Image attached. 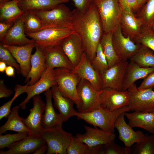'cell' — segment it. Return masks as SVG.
<instances>
[{
    "mask_svg": "<svg viewBox=\"0 0 154 154\" xmlns=\"http://www.w3.org/2000/svg\"><path fill=\"white\" fill-rule=\"evenodd\" d=\"M72 13L71 29L79 37L84 52L91 61L104 32L98 10L92 3L85 12L76 8Z\"/></svg>",
    "mask_w": 154,
    "mask_h": 154,
    "instance_id": "1",
    "label": "cell"
},
{
    "mask_svg": "<svg viewBox=\"0 0 154 154\" xmlns=\"http://www.w3.org/2000/svg\"><path fill=\"white\" fill-rule=\"evenodd\" d=\"M130 111L127 106L111 111L100 106L90 112H77L75 116L95 127H98L109 133H114V125L117 118L122 114Z\"/></svg>",
    "mask_w": 154,
    "mask_h": 154,
    "instance_id": "2",
    "label": "cell"
},
{
    "mask_svg": "<svg viewBox=\"0 0 154 154\" xmlns=\"http://www.w3.org/2000/svg\"><path fill=\"white\" fill-rule=\"evenodd\" d=\"M40 19L42 29L50 28L71 29L72 11L64 3L47 11L32 10Z\"/></svg>",
    "mask_w": 154,
    "mask_h": 154,
    "instance_id": "3",
    "label": "cell"
},
{
    "mask_svg": "<svg viewBox=\"0 0 154 154\" xmlns=\"http://www.w3.org/2000/svg\"><path fill=\"white\" fill-rule=\"evenodd\" d=\"M54 78L56 86L64 95L72 100L78 111L81 103L77 90V87L81 78L71 70L64 68L54 69Z\"/></svg>",
    "mask_w": 154,
    "mask_h": 154,
    "instance_id": "4",
    "label": "cell"
},
{
    "mask_svg": "<svg viewBox=\"0 0 154 154\" xmlns=\"http://www.w3.org/2000/svg\"><path fill=\"white\" fill-rule=\"evenodd\" d=\"M101 19L104 32H113L120 24L122 12L118 0H92Z\"/></svg>",
    "mask_w": 154,
    "mask_h": 154,
    "instance_id": "5",
    "label": "cell"
},
{
    "mask_svg": "<svg viewBox=\"0 0 154 154\" xmlns=\"http://www.w3.org/2000/svg\"><path fill=\"white\" fill-rule=\"evenodd\" d=\"M41 136L46 143L47 154H67V149L73 136L62 127L44 129Z\"/></svg>",
    "mask_w": 154,
    "mask_h": 154,
    "instance_id": "6",
    "label": "cell"
},
{
    "mask_svg": "<svg viewBox=\"0 0 154 154\" xmlns=\"http://www.w3.org/2000/svg\"><path fill=\"white\" fill-rule=\"evenodd\" d=\"M73 32L70 28H50L36 33L26 34L34 41L36 46L44 48L60 45L63 40Z\"/></svg>",
    "mask_w": 154,
    "mask_h": 154,
    "instance_id": "7",
    "label": "cell"
},
{
    "mask_svg": "<svg viewBox=\"0 0 154 154\" xmlns=\"http://www.w3.org/2000/svg\"><path fill=\"white\" fill-rule=\"evenodd\" d=\"M127 90L130 95L127 106L130 111L152 112L154 110V90L153 88L139 90L134 84Z\"/></svg>",
    "mask_w": 154,
    "mask_h": 154,
    "instance_id": "8",
    "label": "cell"
},
{
    "mask_svg": "<svg viewBox=\"0 0 154 154\" xmlns=\"http://www.w3.org/2000/svg\"><path fill=\"white\" fill-rule=\"evenodd\" d=\"M77 90L81 103L79 112H90L100 106L102 90H97L88 81L81 78L78 85Z\"/></svg>",
    "mask_w": 154,
    "mask_h": 154,
    "instance_id": "9",
    "label": "cell"
},
{
    "mask_svg": "<svg viewBox=\"0 0 154 154\" xmlns=\"http://www.w3.org/2000/svg\"><path fill=\"white\" fill-rule=\"evenodd\" d=\"M112 42L115 52L121 61L130 59L141 46L123 35L120 24L113 32Z\"/></svg>",
    "mask_w": 154,
    "mask_h": 154,
    "instance_id": "10",
    "label": "cell"
},
{
    "mask_svg": "<svg viewBox=\"0 0 154 154\" xmlns=\"http://www.w3.org/2000/svg\"><path fill=\"white\" fill-rule=\"evenodd\" d=\"M33 106L30 113L23 122L29 131V135L41 136L43 131L42 120L45 107V104L39 95L33 97Z\"/></svg>",
    "mask_w": 154,
    "mask_h": 154,
    "instance_id": "11",
    "label": "cell"
},
{
    "mask_svg": "<svg viewBox=\"0 0 154 154\" xmlns=\"http://www.w3.org/2000/svg\"><path fill=\"white\" fill-rule=\"evenodd\" d=\"M100 106L111 111L127 106L130 99V93L127 90L119 91L110 88L102 89L100 94Z\"/></svg>",
    "mask_w": 154,
    "mask_h": 154,
    "instance_id": "12",
    "label": "cell"
},
{
    "mask_svg": "<svg viewBox=\"0 0 154 154\" xmlns=\"http://www.w3.org/2000/svg\"><path fill=\"white\" fill-rule=\"evenodd\" d=\"M129 62L121 61L111 66L101 75L103 89L110 88L122 91L125 75Z\"/></svg>",
    "mask_w": 154,
    "mask_h": 154,
    "instance_id": "13",
    "label": "cell"
},
{
    "mask_svg": "<svg viewBox=\"0 0 154 154\" xmlns=\"http://www.w3.org/2000/svg\"><path fill=\"white\" fill-rule=\"evenodd\" d=\"M56 85L54 78V69L47 68L38 81L32 85H28L25 92L27 96L19 106L22 110L25 109L27 104L31 98Z\"/></svg>",
    "mask_w": 154,
    "mask_h": 154,
    "instance_id": "14",
    "label": "cell"
},
{
    "mask_svg": "<svg viewBox=\"0 0 154 154\" xmlns=\"http://www.w3.org/2000/svg\"><path fill=\"white\" fill-rule=\"evenodd\" d=\"M84 127L85 133L83 134L78 133L75 137L89 147L115 141L116 135L114 133H109L97 127H92L85 125Z\"/></svg>",
    "mask_w": 154,
    "mask_h": 154,
    "instance_id": "15",
    "label": "cell"
},
{
    "mask_svg": "<svg viewBox=\"0 0 154 154\" xmlns=\"http://www.w3.org/2000/svg\"><path fill=\"white\" fill-rule=\"evenodd\" d=\"M81 78L88 81L98 91L103 89L101 74L93 67L90 61L84 52L79 63L71 70Z\"/></svg>",
    "mask_w": 154,
    "mask_h": 154,
    "instance_id": "16",
    "label": "cell"
},
{
    "mask_svg": "<svg viewBox=\"0 0 154 154\" xmlns=\"http://www.w3.org/2000/svg\"><path fill=\"white\" fill-rule=\"evenodd\" d=\"M46 144V142L41 136L28 135L23 139L9 145L7 147V150L0 151V154H33L40 147Z\"/></svg>",
    "mask_w": 154,
    "mask_h": 154,
    "instance_id": "17",
    "label": "cell"
},
{
    "mask_svg": "<svg viewBox=\"0 0 154 154\" xmlns=\"http://www.w3.org/2000/svg\"><path fill=\"white\" fill-rule=\"evenodd\" d=\"M2 45L10 52L15 58L20 66V74L26 78L31 69V53L33 49L35 47V43L20 46Z\"/></svg>",
    "mask_w": 154,
    "mask_h": 154,
    "instance_id": "18",
    "label": "cell"
},
{
    "mask_svg": "<svg viewBox=\"0 0 154 154\" xmlns=\"http://www.w3.org/2000/svg\"><path fill=\"white\" fill-rule=\"evenodd\" d=\"M124 113L117 118L114 127L118 131V139L123 143L125 147L131 148L133 144L142 140L145 135L141 131H134L126 122Z\"/></svg>",
    "mask_w": 154,
    "mask_h": 154,
    "instance_id": "19",
    "label": "cell"
},
{
    "mask_svg": "<svg viewBox=\"0 0 154 154\" xmlns=\"http://www.w3.org/2000/svg\"><path fill=\"white\" fill-rule=\"evenodd\" d=\"M120 25L123 35L133 40L141 32L143 23L131 9L126 7L122 9Z\"/></svg>",
    "mask_w": 154,
    "mask_h": 154,
    "instance_id": "20",
    "label": "cell"
},
{
    "mask_svg": "<svg viewBox=\"0 0 154 154\" xmlns=\"http://www.w3.org/2000/svg\"><path fill=\"white\" fill-rule=\"evenodd\" d=\"M60 45L73 67L76 66L80 62L84 52L79 36L74 32L66 37Z\"/></svg>",
    "mask_w": 154,
    "mask_h": 154,
    "instance_id": "21",
    "label": "cell"
},
{
    "mask_svg": "<svg viewBox=\"0 0 154 154\" xmlns=\"http://www.w3.org/2000/svg\"><path fill=\"white\" fill-rule=\"evenodd\" d=\"M44 50L47 68H64L71 70L73 68L60 45L46 47Z\"/></svg>",
    "mask_w": 154,
    "mask_h": 154,
    "instance_id": "22",
    "label": "cell"
},
{
    "mask_svg": "<svg viewBox=\"0 0 154 154\" xmlns=\"http://www.w3.org/2000/svg\"><path fill=\"white\" fill-rule=\"evenodd\" d=\"M35 48L36 51L31 56V69L25 82L29 86L38 81L47 68L44 48L37 46Z\"/></svg>",
    "mask_w": 154,
    "mask_h": 154,
    "instance_id": "23",
    "label": "cell"
},
{
    "mask_svg": "<svg viewBox=\"0 0 154 154\" xmlns=\"http://www.w3.org/2000/svg\"><path fill=\"white\" fill-rule=\"evenodd\" d=\"M24 30L23 23L21 18L15 21L4 37L0 40L2 45L22 46L35 42L29 39Z\"/></svg>",
    "mask_w": 154,
    "mask_h": 154,
    "instance_id": "24",
    "label": "cell"
},
{
    "mask_svg": "<svg viewBox=\"0 0 154 154\" xmlns=\"http://www.w3.org/2000/svg\"><path fill=\"white\" fill-rule=\"evenodd\" d=\"M44 94L46 103L42 120L43 130L57 127H62L64 120L61 115L54 110L52 102L51 88L45 91Z\"/></svg>",
    "mask_w": 154,
    "mask_h": 154,
    "instance_id": "25",
    "label": "cell"
},
{
    "mask_svg": "<svg viewBox=\"0 0 154 154\" xmlns=\"http://www.w3.org/2000/svg\"><path fill=\"white\" fill-rule=\"evenodd\" d=\"M124 113L128 120V124L131 127L143 129L151 134H154V113L134 111Z\"/></svg>",
    "mask_w": 154,
    "mask_h": 154,
    "instance_id": "26",
    "label": "cell"
},
{
    "mask_svg": "<svg viewBox=\"0 0 154 154\" xmlns=\"http://www.w3.org/2000/svg\"><path fill=\"white\" fill-rule=\"evenodd\" d=\"M51 89L54 106L58 111L64 122L71 117L75 116L77 112L74 108V102L63 94L56 85L52 86Z\"/></svg>",
    "mask_w": 154,
    "mask_h": 154,
    "instance_id": "27",
    "label": "cell"
},
{
    "mask_svg": "<svg viewBox=\"0 0 154 154\" xmlns=\"http://www.w3.org/2000/svg\"><path fill=\"white\" fill-rule=\"evenodd\" d=\"M154 71V67H142L130 60L124 77L122 91L127 90L136 81L144 79Z\"/></svg>",
    "mask_w": 154,
    "mask_h": 154,
    "instance_id": "28",
    "label": "cell"
},
{
    "mask_svg": "<svg viewBox=\"0 0 154 154\" xmlns=\"http://www.w3.org/2000/svg\"><path fill=\"white\" fill-rule=\"evenodd\" d=\"M20 107L19 105L16 106L12 108L7 121L0 127V135L5 133L7 131H13L29 134V131L23 122V118L20 117L19 115Z\"/></svg>",
    "mask_w": 154,
    "mask_h": 154,
    "instance_id": "29",
    "label": "cell"
},
{
    "mask_svg": "<svg viewBox=\"0 0 154 154\" xmlns=\"http://www.w3.org/2000/svg\"><path fill=\"white\" fill-rule=\"evenodd\" d=\"M19 0H11L0 5V22L13 23L20 19L24 11L19 6Z\"/></svg>",
    "mask_w": 154,
    "mask_h": 154,
    "instance_id": "30",
    "label": "cell"
},
{
    "mask_svg": "<svg viewBox=\"0 0 154 154\" xmlns=\"http://www.w3.org/2000/svg\"><path fill=\"white\" fill-rule=\"evenodd\" d=\"M65 0H19L18 5L22 10L47 11L58 5L68 2Z\"/></svg>",
    "mask_w": 154,
    "mask_h": 154,
    "instance_id": "31",
    "label": "cell"
},
{
    "mask_svg": "<svg viewBox=\"0 0 154 154\" xmlns=\"http://www.w3.org/2000/svg\"><path fill=\"white\" fill-rule=\"evenodd\" d=\"M113 32H104L100 42L101 48L106 58L109 68L121 61L117 56L113 44Z\"/></svg>",
    "mask_w": 154,
    "mask_h": 154,
    "instance_id": "32",
    "label": "cell"
},
{
    "mask_svg": "<svg viewBox=\"0 0 154 154\" xmlns=\"http://www.w3.org/2000/svg\"><path fill=\"white\" fill-rule=\"evenodd\" d=\"M130 59L142 67H154V52L142 45Z\"/></svg>",
    "mask_w": 154,
    "mask_h": 154,
    "instance_id": "33",
    "label": "cell"
},
{
    "mask_svg": "<svg viewBox=\"0 0 154 154\" xmlns=\"http://www.w3.org/2000/svg\"><path fill=\"white\" fill-rule=\"evenodd\" d=\"M21 19L23 23L26 34L36 33L42 30L41 21L32 10L25 11Z\"/></svg>",
    "mask_w": 154,
    "mask_h": 154,
    "instance_id": "34",
    "label": "cell"
},
{
    "mask_svg": "<svg viewBox=\"0 0 154 154\" xmlns=\"http://www.w3.org/2000/svg\"><path fill=\"white\" fill-rule=\"evenodd\" d=\"M133 154H154V134L145 135L141 141L135 143Z\"/></svg>",
    "mask_w": 154,
    "mask_h": 154,
    "instance_id": "35",
    "label": "cell"
},
{
    "mask_svg": "<svg viewBox=\"0 0 154 154\" xmlns=\"http://www.w3.org/2000/svg\"><path fill=\"white\" fill-rule=\"evenodd\" d=\"M133 41L154 52V30L150 26H143L141 32Z\"/></svg>",
    "mask_w": 154,
    "mask_h": 154,
    "instance_id": "36",
    "label": "cell"
},
{
    "mask_svg": "<svg viewBox=\"0 0 154 154\" xmlns=\"http://www.w3.org/2000/svg\"><path fill=\"white\" fill-rule=\"evenodd\" d=\"M90 62L94 68L101 75L109 68L107 59L103 52L100 42L96 48V56Z\"/></svg>",
    "mask_w": 154,
    "mask_h": 154,
    "instance_id": "37",
    "label": "cell"
},
{
    "mask_svg": "<svg viewBox=\"0 0 154 154\" xmlns=\"http://www.w3.org/2000/svg\"><path fill=\"white\" fill-rule=\"evenodd\" d=\"M28 83L24 86L17 84L15 87V94L12 99L0 107V120L3 118H7L10 114L11 106L14 101L21 94L25 93Z\"/></svg>",
    "mask_w": 154,
    "mask_h": 154,
    "instance_id": "38",
    "label": "cell"
},
{
    "mask_svg": "<svg viewBox=\"0 0 154 154\" xmlns=\"http://www.w3.org/2000/svg\"><path fill=\"white\" fill-rule=\"evenodd\" d=\"M138 17L142 21L143 26H150L154 19V0L147 1L142 7Z\"/></svg>",
    "mask_w": 154,
    "mask_h": 154,
    "instance_id": "39",
    "label": "cell"
},
{
    "mask_svg": "<svg viewBox=\"0 0 154 154\" xmlns=\"http://www.w3.org/2000/svg\"><path fill=\"white\" fill-rule=\"evenodd\" d=\"M131 148L122 147L114 142L103 145L101 154H129Z\"/></svg>",
    "mask_w": 154,
    "mask_h": 154,
    "instance_id": "40",
    "label": "cell"
},
{
    "mask_svg": "<svg viewBox=\"0 0 154 154\" xmlns=\"http://www.w3.org/2000/svg\"><path fill=\"white\" fill-rule=\"evenodd\" d=\"M29 134L27 133L18 132L15 134H6L5 135H0V149H3L7 147L12 144L20 141Z\"/></svg>",
    "mask_w": 154,
    "mask_h": 154,
    "instance_id": "41",
    "label": "cell"
},
{
    "mask_svg": "<svg viewBox=\"0 0 154 154\" xmlns=\"http://www.w3.org/2000/svg\"><path fill=\"white\" fill-rule=\"evenodd\" d=\"M0 60L7 65L15 68L17 72L20 73V66L10 52L2 44H0Z\"/></svg>",
    "mask_w": 154,
    "mask_h": 154,
    "instance_id": "42",
    "label": "cell"
},
{
    "mask_svg": "<svg viewBox=\"0 0 154 154\" xmlns=\"http://www.w3.org/2000/svg\"><path fill=\"white\" fill-rule=\"evenodd\" d=\"M88 147L86 144L73 136L67 148V154H86Z\"/></svg>",
    "mask_w": 154,
    "mask_h": 154,
    "instance_id": "43",
    "label": "cell"
},
{
    "mask_svg": "<svg viewBox=\"0 0 154 154\" xmlns=\"http://www.w3.org/2000/svg\"><path fill=\"white\" fill-rule=\"evenodd\" d=\"M154 87V71L149 74L144 79L143 82L138 87L139 90H143L150 88Z\"/></svg>",
    "mask_w": 154,
    "mask_h": 154,
    "instance_id": "44",
    "label": "cell"
},
{
    "mask_svg": "<svg viewBox=\"0 0 154 154\" xmlns=\"http://www.w3.org/2000/svg\"><path fill=\"white\" fill-rule=\"evenodd\" d=\"M76 8L82 12L86 11L92 3V0H72Z\"/></svg>",
    "mask_w": 154,
    "mask_h": 154,
    "instance_id": "45",
    "label": "cell"
},
{
    "mask_svg": "<svg viewBox=\"0 0 154 154\" xmlns=\"http://www.w3.org/2000/svg\"><path fill=\"white\" fill-rule=\"evenodd\" d=\"M122 9L125 8L130 9L133 11L138 9V0H118Z\"/></svg>",
    "mask_w": 154,
    "mask_h": 154,
    "instance_id": "46",
    "label": "cell"
},
{
    "mask_svg": "<svg viewBox=\"0 0 154 154\" xmlns=\"http://www.w3.org/2000/svg\"><path fill=\"white\" fill-rule=\"evenodd\" d=\"M13 91L8 88L5 85L4 80L1 79L0 80V98H7L13 94Z\"/></svg>",
    "mask_w": 154,
    "mask_h": 154,
    "instance_id": "47",
    "label": "cell"
},
{
    "mask_svg": "<svg viewBox=\"0 0 154 154\" xmlns=\"http://www.w3.org/2000/svg\"><path fill=\"white\" fill-rule=\"evenodd\" d=\"M14 23L0 22V40L4 37Z\"/></svg>",
    "mask_w": 154,
    "mask_h": 154,
    "instance_id": "48",
    "label": "cell"
},
{
    "mask_svg": "<svg viewBox=\"0 0 154 154\" xmlns=\"http://www.w3.org/2000/svg\"><path fill=\"white\" fill-rule=\"evenodd\" d=\"M103 145L89 147L86 151V154H101Z\"/></svg>",
    "mask_w": 154,
    "mask_h": 154,
    "instance_id": "49",
    "label": "cell"
},
{
    "mask_svg": "<svg viewBox=\"0 0 154 154\" xmlns=\"http://www.w3.org/2000/svg\"><path fill=\"white\" fill-rule=\"evenodd\" d=\"M14 68L10 66H8L7 67L5 71L7 76L9 77H14L15 76V70Z\"/></svg>",
    "mask_w": 154,
    "mask_h": 154,
    "instance_id": "50",
    "label": "cell"
},
{
    "mask_svg": "<svg viewBox=\"0 0 154 154\" xmlns=\"http://www.w3.org/2000/svg\"><path fill=\"white\" fill-rule=\"evenodd\" d=\"M47 147L46 145V144L40 147L33 154H43L45 153L47 151Z\"/></svg>",
    "mask_w": 154,
    "mask_h": 154,
    "instance_id": "51",
    "label": "cell"
},
{
    "mask_svg": "<svg viewBox=\"0 0 154 154\" xmlns=\"http://www.w3.org/2000/svg\"><path fill=\"white\" fill-rule=\"evenodd\" d=\"M6 64L4 62L2 61H0V72L3 73L5 72L6 68Z\"/></svg>",
    "mask_w": 154,
    "mask_h": 154,
    "instance_id": "52",
    "label": "cell"
},
{
    "mask_svg": "<svg viewBox=\"0 0 154 154\" xmlns=\"http://www.w3.org/2000/svg\"><path fill=\"white\" fill-rule=\"evenodd\" d=\"M148 0H138V9L142 8Z\"/></svg>",
    "mask_w": 154,
    "mask_h": 154,
    "instance_id": "53",
    "label": "cell"
},
{
    "mask_svg": "<svg viewBox=\"0 0 154 154\" xmlns=\"http://www.w3.org/2000/svg\"><path fill=\"white\" fill-rule=\"evenodd\" d=\"M150 27L152 29L154 30V19L151 23Z\"/></svg>",
    "mask_w": 154,
    "mask_h": 154,
    "instance_id": "54",
    "label": "cell"
},
{
    "mask_svg": "<svg viewBox=\"0 0 154 154\" xmlns=\"http://www.w3.org/2000/svg\"><path fill=\"white\" fill-rule=\"evenodd\" d=\"M11 0H2L0 2V5L3 3Z\"/></svg>",
    "mask_w": 154,
    "mask_h": 154,
    "instance_id": "55",
    "label": "cell"
},
{
    "mask_svg": "<svg viewBox=\"0 0 154 154\" xmlns=\"http://www.w3.org/2000/svg\"><path fill=\"white\" fill-rule=\"evenodd\" d=\"M152 112H153L154 113V110H153Z\"/></svg>",
    "mask_w": 154,
    "mask_h": 154,
    "instance_id": "56",
    "label": "cell"
},
{
    "mask_svg": "<svg viewBox=\"0 0 154 154\" xmlns=\"http://www.w3.org/2000/svg\"><path fill=\"white\" fill-rule=\"evenodd\" d=\"M153 89L154 90V87L153 88Z\"/></svg>",
    "mask_w": 154,
    "mask_h": 154,
    "instance_id": "57",
    "label": "cell"
},
{
    "mask_svg": "<svg viewBox=\"0 0 154 154\" xmlns=\"http://www.w3.org/2000/svg\"><path fill=\"white\" fill-rule=\"evenodd\" d=\"M2 0H0V2Z\"/></svg>",
    "mask_w": 154,
    "mask_h": 154,
    "instance_id": "58",
    "label": "cell"
},
{
    "mask_svg": "<svg viewBox=\"0 0 154 154\" xmlns=\"http://www.w3.org/2000/svg\"><path fill=\"white\" fill-rule=\"evenodd\" d=\"M67 0V1H69V0Z\"/></svg>",
    "mask_w": 154,
    "mask_h": 154,
    "instance_id": "59",
    "label": "cell"
}]
</instances>
